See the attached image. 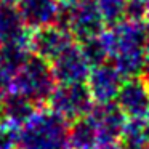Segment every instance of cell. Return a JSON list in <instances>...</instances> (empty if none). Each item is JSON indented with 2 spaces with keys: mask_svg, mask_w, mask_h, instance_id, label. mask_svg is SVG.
<instances>
[{
  "mask_svg": "<svg viewBox=\"0 0 149 149\" xmlns=\"http://www.w3.org/2000/svg\"><path fill=\"white\" fill-rule=\"evenodd\" d=\"M149 27L143 21L123 19L101 32L107 52V61L123 79L138 77L144 72Z\"/></svg>",
  "mask_w": 149,
  "mask_h": 149,
  "instance_id": "cell-1",
  "label": "cell"
},
{
  "mask_svg": "<svg viewBox=\"0 0 149 149\" xmlns=\"http://www.w3.org/2000/svg\"><path fill=\"white\" fill-rule=\"evenodd\" d=\"M13 138L18 149H71L69 122L52 109H36Z\"/></svg>",
  "mask_w": 149,
  "mask_h": 149,
  "instance_id": "cell-2",
  "label": "cell"
},
{
  "mask_svg": "<svg viewBox=\"0 0 149 149\" xmlns=\"http://www.w3.org/2000/svg\"><path fill=\"white\" fill-rule=\"evenodd\" d=\"M55 87L56 80L50 63L37 55H31L15 72L10 91L27 98L36 106H42L48 103Z\"/></svg>",
  "mask_w": 149,
  "mask_h": 149,
  "instance_id": "cell-3",
  "label": "cell"
},
{
  "mask_svg": "<svg viewBox=\"0 0 149 149\" xmlns=\"http://www.w3.org/2000/svg\"><path fill=\"white\" fill-rule=\"evenodd\" d=\"M58 21H63L61 26H64L77 42H85L98 37L106 27L95 0H87L74 5L61 3Z\"/></svg>",
  "mask_w": 149,
  "mask_h": 149,
  "instance_id": "cell-4",
  "label": "cell"
},
{
  "mask_svg": "<svg viewBox=\"0 0 149 149\" xmlns=\"http://www.w3.org/2000/svg\"><path fill=\"white\" fill-rule=\"evenodd\" d=\"M47 104L68 122L87 116L95 106L87 84H58Z\"/></svg>",
  "mask_w": 149,
  "mask_h": 149,
  "instance_id": "cell-5",
  "label": "cell"
},
{
  "mask_svg": "<svg viewBox=\"0 0 149 149\" xmlns=\"http://www.w3.org/2000/svg\"><path fill=\"white\" fill-rule=\"evenodd\" d=\"M75 43V39L64 26L55 23L50 26H43L39 29H34L29 37V48L34 55L53 61L59 53Z\"/></svg>",
  "mask_w": 149,
  "mask_h": 149,
  "instance_id": "cell-6",
  "label": "cell"
},
{
  "mask_svg": "<svg viewBox=\"0 0 149 149\" xmlns=\"http://www.w3.org/2000/svg\"><path fill=\"white\" fill-rule=\"evenodd\" d=\"M116 104L127 119H148L149 82L144 75L123 79L116 98Z\"/></svg>",
  "mask_w": 149,
  "mask_h": 149,
  "instance_id": "cell-7",
  "label": "cell"
},
{
  "mask_svg": "<svg viewBox=\"0 0 149 149\" xmlns=\"http://www.w3.org/2000/svg\"><path fill=\"white\" fill-rule=\"evenodd\" d=\"M50 66L56 84H85L91 71V64L77 43L59 53Z\"/></svg>",
  "mask_w": 149,
  "mask_h": 149,
  "instance_id": "cell-8",
  "label": "cell"
},
{
  "mask_svg": "<svg viewBox=\"0 0 149 149\" xmlns=\"http://www.w3.org/2000/svg\"><path fill=\"white\" fill-rule=\"evenodd\" d=\"M122 82V74L114 68L112 63L106 61L101 64L91 66L90 75L85 84H87L95 104H107L116 101Z\"/></svg>",
  "mask_w": 149,
  "mask_h": 149,
  "instance_id": "cell-9",
  "label": "cell"
},
{
  "mask_svg": "<svg viewBox=\"0 0 149 149\" xmlns=\"http://www.w3.org/2000/svg\"><path fill=\"white\" fill-rule=\"evenodd\" d=\"M88 116H90V119L93 120L95 127H96L100 144L119 143L120 135L123 132V127L127 123V117L119 109V106L116 103L96 104L88 112Z\"/></svg>",
  "mask_w": 149,
  "mask_h": 149,
  "instance_id": "cell-10",
  "label": "cell"
},
{
  "mask_svg": "<svg viewBox=\"0 0 149 149\" xmlns=\"http://www.w3.org/2000/svg\"><path fill=\"white\" fill-rule=\"evenodd\" d=\"M16 10L27 29H39L58 23L61 3L58 0H18Z\"/></svg>",
  "mask_w": 149,
  "mask_h": 149,
  "instance_id": "cell-11",
  "label": "cell"
},
{
  "mask_svg": "<svg viewBox=\"0 0 149 149\" xmlns=\"http://www.w3.org/2000/svg\"><path fill=\"white\" fill-rule=\"evenodd\" d=\"M31 32L24 26L16 5L0 2V45L13 42L29 43Z\"/></svg>",
  "mask_w": 149,
  "mask_h": 149,
  "instance_id": "cell-12",
  "label": "cell"
},
{
  "mask_svg": "<svg viewBox=\"0 0 149 149\" xmlns=\"http://www.w3.org/2000/svg\"><path fill=\"white\" fill-rule=\"evenodd\" d=\"M0 104H2L5 119H7V123L11 132H16L37 109L32 101L18 93H13V91H8L3 100L0 101Z\"/></svg>",
  "mask_w": 149,
  "mask_h": 149,
  "instance_id": "cell-13",
  "label": "cell"
},
{
  "mask_svg": "<svg viewBox=\"0 0 149 149\" xmlns=\"http://www.w3.org/2000/svg\"><path fill=\"white\" fill-rule=\"evenodd\" d=\"M71 149H95L100 144L98 132L90 116H84L69 125Z\"/></svg>",
  "mask_w": 149,
  "mask_h": 149,
  "instance_id": "cell-14",
  "label": "cell"
},
{
  "mask_svg": "<svg viewBox=\"0 0 149 149\" xmlns=\"http://www.w3.org/2000/svg\"><path fill=\"white\" fill-rule=\"evenodd\" d=\"M119 146L120 149H149V119H127Z\"/></svg>",
  "mask_w": 149,
  "mask_h": 149,
  "instance_id": "cell-15",
  "label": "cell"
},
{
  "mask_svg": "<svg viewBox=\"0 0 149 149\" xmlns=\"http://www.w3.org/2000/svg\"><path fill=\"white\" fill-rule=\"evenodd\" d=\"M127 2L128 0H95L106 26H114L127 18Z\"/></svg>",
  "mask_w": 149,
  "mask_h": 149,
  "instance_id": "cell-16",
  "label": "cell"
},
{
  "mask_svg": "<svg viewBox=\"0 0 149 149\" xmlns=\"http://www.w3.org/2000/svg\"><path fill=\"white\" fill-rule=\"evenodd\" d=\"M80 48H82V53L85 55V58L88 59V63L91 66H96V64H101V63L107 61L106 45H104L103 39H101V34L98 37L90 39V40L80 42Z\"/></svg>",
  "mask_w": 149,
  "mask_h": 149,
  "instance_id": "cell-17",
  "label": "cell"
},
{
  "mask_svg": "<svg viewBox=\"0 0 149 149\" xmlns=\"http://www.w3.org/2000/svg\"><path fill=\"white\" fill-rule=\"evenodd\" d=\"M132 21H144V0H128L127 2V18Z\"/></svg>",
  "mask_w": 149,
  "mask_h": 149,
  "instance_id": "cell-18",
  "label": "cell"
},
{
  "mask_svg": "<svg viewBox=\"0 0 149 149\" xmlns=\"http://www.w3.org/2000/svg\"><path fill=\"white\" fill-rule=\"evenodd\" d=\"M11 80H13V74L7 68H3V66L0 64V101L3 100L5 95L10 91Z\"/></svg>",
  "mask_w": 149,
  "mask_h": 149,
  "instance_id": "cell-19",
  "label": "cell"
},
{
  "mask_svg": "<svg viewBox=\"0 0 149 149\" xmlns=\"http://www.w3.org/2000/svg\"><path fill=\"white\" fill-rule=\"evenodd\" d=\"M8 133H15L10 130L7 123V119H5V114H3V109H2V104H0V136L3 135H8Z\"/></svg>",
  "mask_w": 149,
  "mask_h": 149,
  "instance_id": "cell-20",
  "label": "cell"
},
{
  "mask_svg": "<svg viewBox=\"0 0 149 149\" xmlns=\"http://www.w3.org/2000/svg\"><path fill=\"white\" fill-rule=\"evenodd\" d=\"M95 149H120L119 143H109V144H100Z\"/></svg>",
  "mask_w": 149,
  "mask_h": 149,
  "instance_id": "cell-21",
  "label": "cell"
},
{
  "mask_svg": "<svg viewBox=\"0 0 149 149\" xmlns=\"http://www.w3.org/2000/svg\"><path fill=\"white\" fill-rule=\"evenodd\" d=\"M144 19L149 24V0H144Z\"/></svg>",
  "mask_w": 149,
  "mask_h": 149,
  "instance_id": "cell-22",
  "label": "cell"
},
{
  "mask_svg": "<svg viewBox=\"0 0 149 149\" xmlns=\"http://www.w3.org/2000/svg\"><path fill=\"white\" fill-rule=\"evenodd\" d=\"M80 2H87V0H63V3H68V5H74V3H80Z\"/></svg>",
  "mask_w": 149,
  "mask_h": 149,
  "instance_id": "cell-23",
  "label": "cell"
},
{
  "mask_svg": "<svg viewBox=\"0 0 149 149\" xmlns=\"http://www.w3.org/2000/svg\"><path fill=\"white\" fill-rule=\"evenodd\" d=\"M0 2H5V3H11V5H16L18 0H0Z\"/></svg>",
  "mask_w": 149,
  "mask_h": 149,
  "instance_id": "cell-24",
  "label": "cell"
},
{
  "mask_svg": "<svg viewBox=\"0 0 149 149\" xmlns=\"http://www.w3.org/2000/svg\"><path fill=\"white\" fill-rule=\"evenodd\" d=\"M148 42H149V32H148Z\"/></svg>",
  "mask_w": 149,
  "mask_h": 149,
  "instance_id": "cell-25",
  "label": "cell"
},
{
  "mask_svg": "<svg viewBox=\"0 0 149 149\" xmlns=\"http://www.w3.org/2000/svg\"><path fill=\"white\" fill-rule=\"evenodd\" d=\"M148 119H149V114H148Z\"/></svg>",
  "mask_w": 149,
  "mask_h": 149,
  "instance_id": "cell-26",
  "label": "cell"
}]
</instances>
